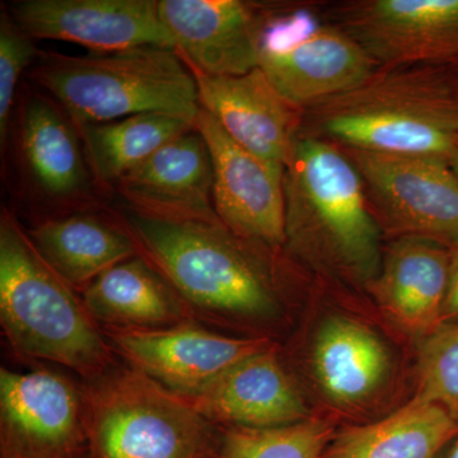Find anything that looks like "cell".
Segmentation results:
<instances>
[{
  "mask_svg": "<svg viewBox=\"0 0 458 458\" xmlns=\"http://www.w3.org/2000/svg\"><path fill=\"white\" fill-rule=\"evenodd\" d=\"M450 249L420 237H397L367 288L406 333L423 339L442 325Z\"/></svg>",
  "mask_w": 458,
  "mask_h": 458,
  "instance_id": "ac0fdd59",
  "label": "cell"
},
{
  "mask_svg": "<svg viewBox=\"0 0 458 458\" xmlns=\"http://www.w3.org/2000/svg\"><path fill=\"white\" fill-rule=\"evenodd\" d=\"M419 399L438 403L458 420V322L439 325L419 345Z\"/></svg>",
  "mask_w": 458,
  "mask_h": 458,
  "instance_id": "484cf974",
  "label": "cell"
},
{
  "mask_svg": "<svg viewBox=\"0 0 458 458\" xmlns=\"http://www.w3.org/2000/svg\"><path fill=\"white\" fill-rule=\"evenodd\" d=\"M195 129L212 158L218 218L238 237L278 251L286 243L284 168L241 147L201 107Z\"/></svg>",
  "mask_w": 458,
  "mask_h": 458,
  "instance_id": "7c38bea8",
  "label": "cell"
},
{
  "mask_svg": "<svg viewBox=\"0 0 458 458\" xmlns=\"http://www.w3.org/2000/svg\"><path fill=\"white\" fill-rule=\"evenodd\" d=\"M0 325L16 357L90 381L119 361L81 295L51 269L8 210L0 218Z\"/></svg>",
  "mask_w": 458,
  "mask_h": 458,
  "instance_id": "277c9868",
  "label": "cell"
},
{
  "mask_svg": "<svg viewBox=\"0 0 458 458\" xmlns=\"http://www.w3.org/2000/svg\"><path fill=\"white\" fill-rule=\"evenodd\" d=\"M458 434V420L415 396L390 417L335 433L321 458H436Z\"/></svg>",
  "mask_w": 458,
  "mask_h": 458,
  "instance_id": "603a6c76",
  "label": "cell"
},
{
  "mask_svg": "<svg viewBox=\"0 0 458 458\" xmlns=\"http://www.w3.org/2000/svg\"><path fill=\"white\" fill-rule=\"evenodd\" d=\"M221 429V458H321L336 433L333 421L315 417L267 429Z\"/></svg>",
  "mask_w": 458,
  "mask_h": 458,
  "instance_id": "d4e9b609",
  "label": "cell"
},
{
  "mask_svg": "<svg viewBox=\"0 0 458 458\" xmlns=\"http://www.w3.org/2000/svg\"><path fill=\"white\" fill-rule=\"evenodd\" d=\"M436 458H458V434Z\"/></svg>",
  "mask_w": 458,
  "mask_h": 458,
  "instance_id": "f1b7e54d",
  "label": "cell"
},
{
  "mask_svg": "<svg viewBox=\"0 0 458 458\" xmlns=\"http://www.w3.org/2000/svg\"><path fill=\"white\" fill-rule=\"evenodd\" d=\"M174 50L192 71L234 77L259 68L255 5L240 0H158Z\"/></svg>",
  "mask_w": 458,
  "mask_h": 458,
  "instance_id": "2e32d148",
  "label": "cell"
},
{
  "mask_svg": "<svg viewBox=\"0 0 458 458\" xmlns=\"http://www.w3.org/2000/svg\"><path fill=\"white\" fill-rule=\"evenodd\" d=\"M458 322V245L450 247L447 293L443 304L442 324Z\"/></svg>",
  "mask_w": 458,
  "mask_h": 458,
  "instance_id": "83f0119b",
  "label": "cell"
},
{
  "mask_svg": "<svg viewBox=\"0 0 458 458\" xmlns=\"http://www.w3.org/2000/svg\"><path fill=\"white\" fill-rule=\"evenodd\" d=\"M312 367L328 399L337 405H360L387 379L390 352L367 325L346 316H333L316 334Z\"/></svg>",
  "mask_w": 458,
  "mask_h": 458,
  "instance_id": "44dd1931",
  "label": "cell"
},
{
  "mask_svg": "<svg viewBox=\"0 0 458 458\" xmlns=\"http://www.w3.org/2000/svg\"><path fill=\"white\" fill-rule=\"evenodd\" d=\"M379 225L397 237L458 245V177L445 159L346 149Z\"/></svg>",
  "mask_w": 458,
  "mask_h": 458,
  "instance_id": "9c48e42d",
  "label": "cell"
},
{
  "mask_svg": "<svg viewBox=\"0 0 458 458\" xmlns=\"http://www.w3.org/2000/svg\"><path fill=\"white\" fill-rule=\"evenodd\" d=\"M114 186L128 208L137 212L219 219L213 204L212 158L195 128L159 148Z\"/></svg>",
  "mask_w": 458,
  "mask_h": 458,
  "instance_id": "e0dca14e",
  "label": "cell"
},
{
  "mask_svg": "<svg viewBox=\"0 0 458 458\" xmlns=\"http://www.w3.org/2000/svg\"><path fill=\"white\" fill-rule=\"evenodd\" d=\"M456 71L458 72V66H457V68H456Z\"/></svg>",
  "mask_w": 458,
  "mask_h": 458,
  "instance_id": "4dcf8cb0",
  "label": "cell"
},
{
  "mask_svg": "<svg viewBox=\"0 0 458 458\" xmlns=\"http://www.w3.org/2000/svg\"><path fill=\"white\" fill-rule=\"evenodd\" d=\"M119 223L195 321L270 339L265 331L284 315L274 250L238 237L221 219L167 218L126 207Z\"/></svg>",
  "mask_w": 458,
  "mask_h": 458,
  "instance_id": "6da1fadb",
  "label": "cell"
},
{
  "mask_svg": "<svg viewBox=\"0 0 458 458\" xmlns=\"http://www.w3.org/2000/svg\"><path fill=\"white\" fill-rule=\"evenodd\" d=\"M80 295L101 330H162L194 319L167 280L140 255L105 271Z\"/></svg>",
  "mask_w": 458,
  "mask_h": 458,
  "instance_id": "d6986e66",
  "label": "cell"
},
{
  "mask_svg": "<svg viewBox=\"0 0 458 458\" xmlns=\"http://www.w3.org/2000/svg\"><path fill=\"white\" fill-rule=\"evenodd\" d=\"M31 78L77 125L140 114H165L195 126L198 86L176 50L140 47L44 56Z\"/></svg>",
  "mask_w": 458,
  "mask_h": 458,
  "instance_id": "5b68a950",
  "label": "cell"
},
{
  "mask_svg": "<svg viewBox=\"0 0 458 458\" xmlns=\"http://www.w3.org/2000/svg\"><path fill=\"white\" fill-rule=\"evenodd\" d=\"M116 357L177 396H192L229 369L273 345L188 321L152 331L102 330Z\"/></svg>",
  "mask_w": 458,
  "mask_h": 458,
  "instance_id": "8fae6325",
  "label": "cell"
},
{
  "mask_svg": "<svg viewBox=\"0 0 458 458\" xmlns=\"http://www.w3.org/2000/svg\"><path fill=\"white\" fill-rule=\"evenodd\" d=\"M83 385L90 458H221V428L123 361Z\"/></svg>",
  "mask_w": 458,
  "mask_h": 458,
  "instance_id": "8992f818",
  "label": "cell"
},
{
  "mask_svg": "<svg viewBox=\"0 0 458 458\" xmlns=\"http://www.w3.org/2000/svg\"><path fill=\"white\" fill-rule=\"evenodd\" d=\"M9 16L31 38L74 42L90 51L174 49L157 0H23Z\"/></svg>",
  "mask_w": 458,
  "mask_h": 458,
  "instance_id": "4fadbf2b",
  "label": "cell"
},
{
  "mask_svg": "<svg viewBox=\"0 0 458 458\" xmlns=\"http://www.w3.org/2000/svg\"><path fill=\"white\" fill-rule=\"evenodd\" d=\"M190 71L197 81L200 107L223 131L241 147L285 170L304 111L286 101L260 68L234 77Z\"/></svg>",
  "mask_w": 458,
  "mask_h": 458,
  "instance_id": "5bb4252c",
  "label": "cell"
},
{
  "mask_svg": "<svg viewBox=\"0 0 458 458\" xmlns=\"http://www.w3.org/2000/svg\"><path fill=\"white\" fill-rule=\"evenodd\" d=\"M181 399L219 428L267 429L311 418L276 344L240 361L200 393Z\"/></svg>",
  "mask_w": 458,
  "mask_h": 458,
  "instance_id": "9a60e30c",
  "label": "cell"
},
{
  "mask_svg": "<svg viewBox=\"0 0 458 458\" xmlns=\"http://www.w3.org/2000/svg\"><path fill=\"white\" fill-rule=\"evenodd\" d=\"M259 68L307 111L360 86L379 68L352 36L312 9L255 5Z\"/></svg>",
  "mask_w": 458,
  "mask_h": 458,
  "instance_id": "52a82bcc",
  "label": "cell"
},
{
  "mask_svg": "<svg viewBox=\"0 0 458 458\" xmlns=\"http://www.w3.org/2000/svg\"><path fill=\"white\" fill-rule=\"evenodd\" d=\"M0 458H90L83 381L47 367L3 366Z\"/></svg>",
  "mask_w": 458,
  "mask_h": 458,
  "instance_id": "ba28073f",
  "label": "cell"
},
{
  "mask_svg": "<svg viewBox=\"0 0 458 458\" xmlns=\"http://www.w3.org/2000/svg\"><path fill=\"white\" fill-rule=\"evenodd\" d=\"M38 56L32 38L20 29L7 13L0 21V143L8 138L12 107L18 81Z\"/></svg>",
  "mask_w": 458,
  "mask_h": 458,
  "instance_id": "4316f807",
  "label": "cell"
},
{
  "mask_svg": "<svg viewBox=\"0 0 458 458\" xmlns=\"http://www.w3.org/2000/svg\"><path fill=\"white\" fill-rule=\"evenodd\" d=\"M27 234L51 269L78 294L105 271L138 255L119 222L90 214L47 219Z\"/></svg>",
  "mask_w": 458,
  "mask_h": 458,
  "instance_id": "7402d4cb",
  "label": "cell"
},
{
  "mask_svg": "<svg viewBox=\"0 0 458 458\" xmlns=\"http://www.w3.org/2000/svg\"><path fill=\"white\" fill-rule=\"evenodd\" d=\"M21 153L36 189L53 200L68 201L89 190V165L80 131L51 99L32 96L21 117Z\"/></svg>",
  "mask_w": 458,
  "mask_h": 458,
  "instance_id": "ffe728a7",
  "label": "cell"
},
{
  "mask_svg": "<svg viewBox=\"0 0 458 458\" xmlns=\"http://www.w3.org/2000/svg\"><path fill=\"white\" fill-rule=\"evenodd\" d=\"M194 128L181 117L156 113L77 125L89 170L105 185H116L159 148Z\"/></svg>",
  "mask_w": 458,
  "mask_h": 458,
  "instance_id": "cb8c5ba5",
  "label": "cell"
},
{
  "mask_svg": "<svg viewBox=\"0 0 458 458\" xmlns=\"http://www.w3.org/2000/svg\"><path fill=\"white\" fill-rule=\"evenodd\" d=\"M301 132L346 149L448 162L458 144V72L379 66L355 89L304 111Z\"/></svg>",
  "mask_w": 458,
  "mask_h": 458,
  "instance_id": "7a4b0ae2",
  "label": "cell"
},
{
  "mask_svg": "<svg viewBox=\"0 0 458 458\" xmlns=\"http://www.w3.org/2000/svg\"><path fill=\"white\" fill-rule=\"evenodd\" d=\"M327 18L378 66H458V0H349Z\"/></svg>",
  "mask_w": 458,
  "mask_h": 458,
  "instance_id": "30bf717a",
  "label": "cell"
},
{
  "mask_svg": "<svg viewBox=\"0 0 458 458\" xmlns=\"http://www.w3.org/2000/svg\"><path fill=\"white\" fill-rule=\"evenodd\" d=\"M448 164H450L452 170H454V174H456V176L458 177V144L456 150H454V153L452 155Z\"/></svg>",
  "mask_w": 458,
  "mask_h": 458,
  "instance_id": "f546056e",
  "label": "cell"
},
{
  "mask_svg": "<svg viewBox=\"0 0 458 458\" xmlns=\"http://www.w3.org/2000/svg\"><path fill=\"white\" fill-rule=\"evenodd\" d=\"M285 245L301 258L369 283L381 267V225L343 148L300 131L284 171Z\"/></svg>",
  "mask_w": 458,
  "mask_h": 458,
  "instance_id": "3957f363",
  "label": "cell"
}]
</instances>
